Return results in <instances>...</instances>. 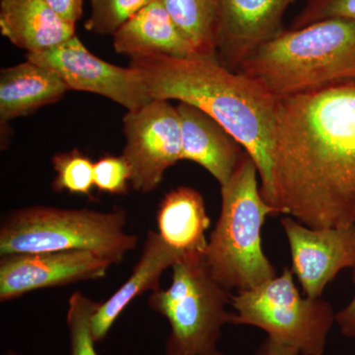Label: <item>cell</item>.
<instances>
[{
  "instance_id": "obj_1",
  "label": "cell",
  "mask_w": 355,
  "mask_h": 355,
  "mask_svg": "<svg viewBox=\"0 0 355 355\" xmlns=\"http://www.w3.org/2000/svg\"><path fill=\"white\" fill-rule=\"evenodd\" d=\"M263 198L310 228L355 224V80L277 100Z\"/></svg>"
},
{
  "instance_id": "obj_2",
  "label": "cell",
  "mask_w": 355,
  "mask_h": 355,
  "mask_svg": "<svg viewBox=\"0 0 355 355\" xmlns=\"http://www.w3.org/2000/svg\"><path fill=\"white\" fill-rule=\"evenodd\" d=\"M153 99L187 103L214 118L253 158L261 193L270 189L277 98L214 58L161 53L130 58Z\"/></svg>"
},
{
  "instance_id": "obj_3",
  "label": "cell",
  "mask_w": 355,
  "mask_h": 355,
  "mask_svg": "<svg viewBox=\"0 0 355 355\" xmlns=\"http://www.w3.org/2000/svg\"><path fill=\"white\" fill-rule=\"evenodd\" d=\"M237 72L277 99L355 80V21L330 18L286 29L248 55Z\"/></svg>"
},
{
  "instance_id": "obj_4",
  "label": "cell",
  "mask_w": 355,
  "mask_h": 355,
  "mask_svg": "<svg viewBox=\"0 0 355 355\" xmlns=\"http://www.w3.org/2000/svg\"><path fill=\"white\" fill-rule=\"evenodd\" d=\"M258 167L246 153L225 186L221 187L220 216L207 241L205 256L210 273L226 291H246L277 277L263 250L261 229L279 212L266 202Z\"/></svg>"
},
{
  "instance_id": "obj_5",
  "label": "cell",
  "mask_w": 355,
  "mask_h": 355,
  "mask_svg": "<svg viewBox=\"0 0 355 355\" xmlns=\"http://www.w3.org/2000/svg\"><path fill=\"white\" fill-rule=\"evenodd\" d=\"M125 210L64 209L33 205L14 210L0 227V254L89 251L121 263L139 238L125 231Z\"/></svg>"
},
{
  "instance_id": "obj_6",
  "label": "cell",
  "mask_w": 355,
  "mask_h": 355,
  "mask_svg": "<svg viewBox=\"0 0 355 355\" xmlns=\"http://www.w3.org/2000/svg\"><path fill=\"white\" fill-rule=\"evenodd\" d=\"M172 268L171 286L148 298L149 307L169 323L164 355H224L222 329L234 315L226 309L229 291L212 277L203 254H186Z\"/></svg>"
},
{
  "instance_id": "obj_7",
  "label": "cell",
  "mask_w": 355,
  "mask_h": 355,
  "mask_svg": "<svg viewBox=\"0 0 355 355\" xmlns=\"http://www.w3.org/2000/svg\"><path fill=\"white\" fill-rule=\"evenodd\" d=\"M291 268L231 295L233 324L252 326L300 355H324L336 313L328 301L301 295Z\"/></svg>"
},
{
  "instance_id": "obj_8",
  "label": "cell",
  "mask_w": 355,
  "mask_h": 355,
  "mask_svg": "<svg viewBox=\"0 0 355 355\" xmlns=\"http://www.w3.org/2000/svg\"><path fill=\"white\" fill-rule=\"evenodd\" d=\"M125 146L123 156L130 168L133 190L149 193L165 172L182 160L181 121L177 107L153 99L123 118Z\"/></svg>"
},
{
  "instance_id": "obj_9",
  "label": "cell",
  "mask_w": 355,
  "mask_h": 355,
  "mask_svg": "<svg viewBox=\"0 0 355 355\" xmlns=\"http://www.w3.org/2000/svg\"><path fill=\"white\" fill-rule=\"evenodd\" d=\"M26 60L55 70L69 91L101 95L128 111L139 109L153 100L137 70L118 67L96 57L77 35L51 50L26 53Z\"/></svg>"
},
{
  "instance_id": "obj_10",
  "label": "cell",
  "mask_w": 355,
  "mask_h": 355,
  "mask_svg": "<svg viewBox=\"0 0 355 355\" xmlns=\"http://www.w3.org/2000/svg\"><path fill=\"white\" fill-rule=\"evenodd\" d=\"M288 241L291 270L305 296L320 298L327 286L345 268L355 265V224L310 228L292 218L280 221Z\"/></svg>"
},
{
  "instance_id": "obj_11",
  "label": "cell",
  "mask_w": 355,
  "mask_h": 355,
  "mask_svg": "<svg viewBox=\"0 0 355 355\" xmlns=\"http://www.w3.org/2000/svg\"><path fill=\"white\" fill-rule=\"evenodd\" d=\"M112 261L89 251L46 252L1 256L0 301L37 291L105 277Z\"/></svg>"
},
{
  "instance_id": "obj_12",
  "label": "cell",
  "mask_w": 355,
  "mask_h": 355,
  "mask_svg": "<svg viewBox=\"0 0 355 355\" xmlns=\"http://www.w3.org/2000/svg\"><path fill=\"white\" fill-rule=\"evenodd\" d=\"M297 0H216L217 60L238 71L254 50L286 30L284 17Z\"/></svg>"
},
{
  "instance_id": "obj_13",
  "label": "cell",
  "mask_w": 355,
  "mask_h": 355,
  "mask_svg": "<svg viewBox=\"0 0 355 355\" xmlns=\"http://www.w3.org/2000/svg\"><path fill=\"white\" fill-rule=\"evenodd\" d=\"M181 121L182 160L205 168L221 187L234 174L247 151L214 118L200 109L179 103Z\"/></svg>"
},
{
  "instance_id": "obj_14",
  "label": "cell",
  "mask_w": 355,
  "mask_h": 355,
  "mask_svg": "<svg viewBox=\"0 0 355 355\" xmlns=\"http://www.w3.org/2000/svg\"><path fill=\"white\" fill-rule=\"evenodd\" d=\"M183 252L166 244L158 232L149 231L139 261L127 282L113 295L101 302L92 319L96 343L108 335L118 318L132 300L144 292L160 291V277L184 256Z\"/></svg>"
},
{
  "instance_id": "obj_15",
  "label": "cell",
  "mask_w": 355,
  "mask_h": 355,
  "mask_svg": "<svg viewBox=\"0 0 355 355\" xmlns=\"http://www.w3.org/2000/svg\"><path fill=\"white\" fill-rule=\"evenodd\" d=\"M0 33L27 53H38L73 38L76 25L62 19L44 0H0Z\"/></svg>"
},
{
  "instance_id": "obj_16",
  "label": "cell",
  "mask_w": 355,
  "mask_h": 355,
  "mask_svg": "<svg viewBox=\"0 0 355 355\" xmlns=\"http://www.w3.org/2000/svg\"><path fill=\"white\" fill-rule=\"evenodd\" d=\"M116 53L132 58L161 53L175 58L198 57L160 0L144 7L113 35Z\"/></svg>"
},
{
  "instance_id": "obj_17",
  "label": "cell",
  "mask_w": 355,
  "mask_h": 355,
  "mask_svg": "<svg viewBox=\"0 0 355 355\" xmlns=\"http://www.w3.org/2000/svg\"><path fill=\"white\" fill-rule=\"evenodd\" d=\"M69 91L55 70L26 60L0 72L2 125L58 102Z\"/></svg>"
},
{
  "instance_id": "obj_18",
  "label": "cell",
  "mask_w": 355,
  "mask_h": 355,
  "mask_svg": "<svg viewBox=\"0 0 355 355\" xmlns=\"http://www.w3.org/2000/svg\"><path fill=\"white\" fill-rule=\"evenodd\" d=\"M158 233L163 241L184 254L205 253L210 219L202 196L190 187L173 189L161 200Z\"/></svg>"
},
{
  "instance_id": "obj_19",
  "label": "cell",
  "mask_w": 355,
  "mask_h": 355,
  "mask_svg": "<svg viewBox=\"0 0 355 355\" xmlns=\"http://www.w3.org/2000/svg\"><path fill=\"white\" fill-rule=\"evenodd\" d=\"M200 58H216V0H160Z\"/></svg>"
},
{
  "instance_id": "obj_20",
  "label": "cell",
  "mask_w": 355,
  "mask_h": 355,
  "mask_svg": "<svg viewBox=\"0 0 355 355\" xmlns=\"http://www.w3.org/2000/svg\"><path fill=\"white\" fill-rule=\"evenodd\" d=\"M51 164L57 173L51 184L53 191L93 198L94 163L87 155L73 148L69 153L55 154L51 158Z\"/></svg>"
},
{
  "instance_id": "obj_21",
  "label": "cell",
  "mask_w": 355,
  "mask_h": 355,
  "mask_svg": "<svg viewBox=\"0 0 355 355\" xmlns=\"http://www.w3.org/2000/svg\"><path fill=\"white\" fill-rule=\"evenodd\" d=\"M101 302L92 300L80 291L69 297L67 324L69 333L70 355H99L92 331L93 316Z\"/></svg>"
},
{
  "instance_id": "obj_22",
  "label": "cell",
  "mask_w": 355,
  "mask_h": 355,
  "mask_svg": "<svg viewBox=\"0 0 355 355\" xmlns=\"http://www.w3.org/2000/svg\"><path fill=\"white\" fill-rule=\"evenodd\" d=\"M90 15L85 22L88 32L113 35L132 16L153 0H89Z\"/></svg>"
},
{
  "instance_id": "obj_23",
  "label": "cell",
  "mask_w": 355,
  "mask_h": 355,
  "mask_svg": "<svg viewBox=\"0 0 355 355\" xmlns=\"http://www.w3.org/2000/svg\"><path fill=\"white\" fill-rule=\"evenodd\" d=\"M330 18L355 21V0H307L292 21L291 29H299Z\"/></svg>"
},
{
  "instance_id": "obj_24",
  "label": "cell",
  "mask_w": 355,
  "mask_h": 355,
  "mask_svg": "<svg viewBox=\"0 0 355 355\" xmlns=\"http://www.w3.org/2000/svg\"><path fill=\"white\" fill-rule=\"evenodd\" d=\"M130 172L123 156L106 155L94 163V186L111 195H125Z\"/></svg>"
},
{
  "instance_id": "obj_25",
  "label": "cell",
  "mask_w": 355,
  "mask_h": 355,
  "mask_svg": "<svg viewBox=\"0 0 355 355\" xmlns=\"http://www.w3.org/2000/svg\"><path fill=\"white\" fill-rule=\"evenodd\" d=\"M62 19L76 25L83 14L84 0H44Z\"/></svg>"
},
{
  "instance_id": "obj_26",
  "label": "cell",
  "mask_w": 355,
  "mask_h": 355,
  "mask_svg": "<svg viewBox=\"0 0 355 355\" xmlns=\"http://www.w3.org/2000/svg\"><path fill=\"white\" fill-rule=\"evenodd\" d=\"M352 279L355 284V265L352 268ZM336 323L340 327L343 336L355 338V292L352 300L342 310L336 313Z\"/></svg>"
},
{
  "instance_id": "obj_27",
  "label": "cell",
  "mask_w": 355,
  "mask_h": 355,
  "mask_svg": "<svg viewBox=\"0 0 355 355\" xmlns=\"http://www.w3.org/2000/svg\"><path fill=\"white\" fill-rule=\"evenodd\" d=\"M253 355H300L297 350L266 338Z\"/></svg>"
},
{
  "instance_id": "obj_28",
  "label": "cell",
  "mask_w": 355,
  "mask_h": 355,
  "mask_svg": "<svg viewBox=\"0 0 355 355\" xmlns=\"http://www.w3.org/2000/svg\"><path fill=\"white\" fill-rule=\"evenodd\" d=\"M3 355H21L20 354H18V352H14L12 349L6 350V352H4Z\"/></svg>"
}]
</instances>
